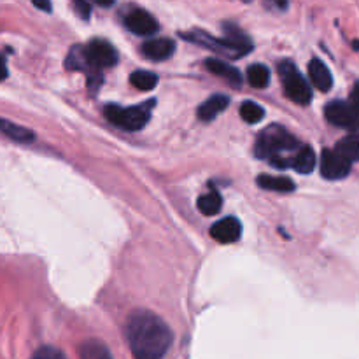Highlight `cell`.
<instances>
[{
    "mask_svg": "<svg viewBox=\"0 0 359 359\" xmlns=\"http://www.w3.org/2000/svg\"><path fill=\"white\" fill-rule=\"evenodd\" d=\"M126 339L133 359H163L172 346V330L151 311H135L126 323Z\"/></svg>",
    "mask_w": 359,
    "mask_h": 359,
    "instance_id": "1",
    "label": "cell"
},
{
    "mask_svg": "<svg viewBox=\"0 0 359 359\" xmlns=\"http://www.w3.org/2000/svg\"><path fill=\"white\" fill-rule=\"evenodd\" d=\"M302 144L279 125H272L259 133L256 140L255 153L258 158L269 160L276 168H293L294 154L300 151Z\"/></svg>",
    "mask_w": 359,
    "mask_h": 359,
    "instance_id": "2",
    "label": "cell"
},
{
    "mask_svg": "<svg viewBox=\"0 0 359 359\" xmlns=\"http://www.w3.org/2000/svg\"><path fill=\"white\" fill-rule=\"evenodd\" d=\"M182 39L202 48L210 49L214 53H223V55L231 56V58H241L248 53L252 51V41L237 27V25L226 23L224 25V37L216 39L212 35L205 34L203 30H191L188 34H179Z\"/></svg>",
    "mask_w": 359,
    "mask_h": 359,
    "instance_id": "3",
    "label": "cell"
},
{
    "mask_svg": "<svg viewBox=\"0 0 359 359\" xmlns=\"http://www.w3.org/2000/svg\"><path fill=\"white\" fill-rule=\"evenodd\" d=\"M153 102H147L144 105H133V107H119V105H107L105 107V118L112 123L114 126L128 132H137V130L144 128L151 118L149 107Z\"/></svg>",
    "mask_w": 359,
    "mask_h": 359,
    "instance_id": "4",
    "label": "cell"
},
{
    "mask_svg": "<svg viewBox=\"0 0 359 359\" xmlns=\"http://www.w3.org/2000/svg\"><path fill=\"white\" fill-rule=\"evenodd\" d=\"M279 74L283 77L284 93L290 100H293L298 105H307L312 100V90L309 86L307 79L300 74L293 62H280Z\"/></svg>",
    "mask_w": 359,
    "mask_h": 359,
    "instance_id": "5",
    "label": "cell"
},
{
    "mask_svg": "<svg viewBox=\"0 0 359 359\" xmlns=\"http://www.w3.org/2000/svg\"><path fill=\"white\" fill-rule=\"evenodd\" d=\"M84 53H86V58L90 62V65L97 70L114 67L119 60L114 46L111 42L104 41V39H93V41L88 42L84 46Z\"/></svg>",
    "mask_w": 359,
    "mask_h": 359,
    "instance_id": "6",
    "label": "cell"
},
{
    "mask_svg": "<svg viewBox=\"0 0 359 359\" xmlns=\"http://www.w3.org/2000/svg\"><path fill=\"white\" fill-rule=\"evenodd\" d=\"M325 116L332 125L346 130H359V112L351 102H330L325 109Z\"/></svg>",
    "mask_w": 359,
    "mask_h": 359,
    "instance_id": "7",
    "label": "cell"
},
{
    "mask_svg": "<svg viewBox=\"0 0 359 359\" xmlns=\"http://www.w3.org/2000/svg\"><path fill=\"white\" fill-rule=\"evenodd\" d=\"M351 172V161L346 160L339 151L325 149L321 156V174L330 181H339L347 177Z\"/></svg>",
    "mask_w": 359,
    "mask_h": 359,
    "instance_id": "8",
    "label": "cell"
},
{
    "mask_svg": "<svg viewBox=\"0 0 359 359\" xmlns=\"http://www.w3.org/2000/svg\"><path fill=\"white\" fill-rule=\"evenodd\" d=\"M65 65L69 70H81V72L86 74L88 84H90V86H93V84H97L98 86V84L102 83L100 70L93 69V67L90 65L83 46H74V48L70 49L69 56H67Z\"/></svg>",
    "mask_w": 359,
    "mask_h": 359,
    "instance_id": "9",
    "label": "cell"
},
{
    "mask_svg": "<svg viewBox=\"0 0 359 359\" xmlns=\"http://www.w3.org/2000/svg\"><path fill=\"white\" fill-rule=\"evenodd\" d=\"M125 25L132 34L142 35V37H149V35L156 34L160 25L154 20L153 14H149L144 9H135L125 18Z\"/></svg>",
    "mask_w": 359,
    "mask_h": 359,
    "instance_id": "10",
    "label": "cell"
},
{
    "mask_svg": "<svg viewBox=\"0 0 359 359\" xmlns=\"http://www.w3.org/2000/svg\"><path fill=\"white\" fill-rule=\"evenodd\" d=\"M210 235H212L214 241L221 242V244H233V242H237L241 238L242 224L237 217H224V219L212 224Z\"/></svg>",
    "mask_w": 359,
    "mask_h": 359,
    "instance_id": "11",
    "label": "cell"
},
{
    "mask_svg": "<svg viewBox=\"0 0 359 359\" xmlns=\"http://www.w3.org/2000/svg\"><path fill=\"white\" fill-rule=\"evenodd\" d=\"M175 51V42L172 39H149L142 44V55L153 62H163L170 58Z\"/></svg>",
    "mask_w": 359,
    "mask_h": 359,
    "instance_id": "12",
    "label": "cell"
},
{
    "mask_svg": "<svg viewBox=\"0 0 359 359\" xmlns=\"http://www.w3.org/2000/svg\"><path fill=\"white\" fill-rule=\"evenodd\" d=\"M205 69L209 72H212L214 76H219L223 79H226L231 86H241L242 84V76L237 70V67H231L230 63L223 62L219 58H209L205 60Z\"/></svg>",
    "mask_w": 359,
    "mask_h": 359,
    "instance_id": "13",
    "label": "cell"
},
{
    "mask_svg": "<svg viewBox=\"0 0 359 359\" xmlns=\"http://www.w3.org/2000/svg\"><path fill=\"white\" fill-rule=\"evenodd\" d=\"M309 77H311L312 84L321 91H330L333 86V76L330 69L326 67L325 62L314 58L309 63Z\"/></svg>",
    "mask_w": 359,
    "mask_h": 359,
    "instance_id": "14",
    "label": "cell"
},
{
    "mask_svg": "<svg viewBox=\"0 0 359 359\" xmlns=\"http://www.w3.org/2000/svg\"><path fill=\"white\" fill-rule=\"evenodd\" d=\"M228 104H230V98H228L226 95H212L209 100H205L200 105L198 118L202 119V121H212L214 118H217V116L228 107Z\"/></svg>",
    "mask_w": 359,
    "mask_h": 359,
    "instance_id": "15",
    "label": "cell"
},
{
    "mask_svg": "<svg viewBox=\"0 0 359 359\" xmlns=\"http://www.w3.org/2000/svg\"><path fill=\"white\" fill-rule=\"evenodd\" d=\"M0 132H2L6 137H9L11 140H14V142L27 144V142H34L35 140V133L32 132V130L16 125V123L7 121V119H2V118H0Z\"/></svg>",
    "mask_w": 359,
    "mask_h": 359,
    "instance_id": "16",
    "label": "cell"
},
{
    "mask_svg": "<svg viewBox=\"0 0 359 359\" xmlns=\"http://www.w3.org/2000/svg\"><path fill=\"white\" fill-rule=\"evenodd\" d=\"M258 186L263 189H270V191H279V193H291L294 191V182L287 177H277V175H259Z\"/></svg>",
    "mask_w": 359,
    "mask_h": 359,
    "instance_id": "17",
    "label": "cell"
},
{
    "mask_svg": "<svg viewBox=\"0 0 359 359\" xmlns=\"http://www.w3.org/2000/svg\"><path fill=\"white\" fill-rule=\"evenodd\" d=\"M316 153L312 151V147L302 146L300 151L294 154L293 168L298 172V174H311L316 168Z\"/></svg>",
    "mask_w": 359,
    "mask_h": 359,
    "instance_id": "18",
    "label": "cell"
},
{
    "mask_svg": "<svg viewBox=\"0 0 359 359\" xmlns=\"http://www.w3.org/2000/svg\"><path fill=\"white\" fill-rule=\"evenodd\" d=\"M81 359H112L111 351L100 340H88L79 347Z\"/></svg>",
    "mask_w": 359,
    "mask_h": 359,
    "instance_id": "19",
    "label": "cell"
},
{
    "mask_svg": "<svg viewBox=\"0 0 359 359\" xmlns=\"http://www.w3.org/2000/svg\"><path fill=\"white\" fill-rule=\"evenodd\" d=\"M335 151H339L346 160L359 161V133H351V135L344 137L339 144H337Z\"/></svg>",
    "mask_w": 359,
    "mask_h": 359,
    "instance_id": "20",
    "label": "cell"
},
{
    "mask_svg": "<svg viewBox=\"0 0 359 359\" xmlns=\"http://www.w3.org/2000/svg\"><path fill=\"white\" fill-rule=\"evenodd\" d=\"M248 81L252 88H266L270 83V70L269 67L262 65V63H255V65L249 67L248 70Z\"/></svg>",
    "mask_w": 359,
    "mask_h": 359,
    "instance_id": "21",
    "label": "cell"
},
{
    "mask_svg": "<svg viewBox=\"0 0 359 359\" xmlns=\"http://www.w3.org/2000/svg\"><path fill=\"white\" fill-rule=\"evenodd\" d=\"M221 205H223V198L217 191L205 193L198 198V209L200 212L205 214V216H214L221 210Z\"/></svg>",
    "mask_w": 359,
    "mask_h": 359,
    "instance_id": "22",
    "label": "cell"
},
{
    "mask_svg": "<svg viewBox=\"0 0 359 359\" xmlns=\"http://www.w3.org/2000/svg\"><path fill=\"white\" fill-rule=\"evenodd\" d=\"M130 83L140 91H151L158 84V76L153 72H147V70H137L130 76Z\"/></svg>",
    "mask_w": 359,
    "mask_h": 359,
    "instance_id": "23",
    "label": "cell"
},
{
    "mask_svg": "<svg viewBox=\"0 0 359 359\" xmlns=\"http://www.w3.org/2000/svg\"><path fill=\"white\" fill-rule=\"evenodd\" d=\"M241 118L249 125H256L265 118V109L256 102H244L241 105Z\"/></svg>",
    "mask_w": 359,
    "mask_h": 359,
    "instance_id": "24",
    "label": "cell"
},
{
    "mask_svg": "<svg viewBox=\"0 0 359 359\" xmlns=\"http://www.w3.org/2000/svg\"><path fill=\"white\" fill-rule=\"evenodd\" d=\"M72 6L81 20H88L91 16V6L88 4V0H72Z\"/></svg>",
    "mask_w": 359,
    "mask_h": 359,
    "instance_id": "25",
    "label": "cell"
},
{
    "mask_svg": "<svg viewBox=\"0 0 359 359\" xmlns=\"http://www.w3.org/2000/svg\"><path fill=\"white\" fill-rule=\"evenodd\" d=\"M37 358L41 359H67L63 356L62 351L55 349V347H42V349L37 351V354H35Z\"/></svg>",
    "mask_w": 359,
    "mask_h": 359,
    "instance_id": "26",
    "label": "cell"
},
{
    "mask_svg": "<svg viewBox=\"0 0 359 359\" xmlns=\"http://www.w3.org/2000/svg\"><path fill=\"white\" fill-rule=\"evenodd\" d=\"M32 4H34L37 9L44 11V13H51V9H53L51 0H32Z\"/></svg>",
    "mask_w": 359,
    "mask_h": 359,
    "instance_id": "27",
    "label": "cell"
},
{
    "mask_svg": "<svg viewBox=\"0 0 359 359\" xmlns=\"http://www.w3.org/2000/svg\"><path fill=\"white\" fill-rule=\"evenodd\" d=\"M351 104L356 107V111L359 112V83H356V86H354L353 90V95H351Z\"/></svg>",
    "mask_w": 359,
    "mask_h": 359,
    "instance_id": "28",
    "label": "cell"
},
{
    "mask_svg": "<svg viewBox=\"0 0 359 359\" xmlns=\"http://www.w3.org/2000/svg\"><path fill=\"white\" fill-rule=\"evenodd\" d=\"M7 77V65H6V60L0 56V81H4Z\"/></svg>",
    "mask_w": 359,
    "mask_h": 359,
    "instance_id": "29",
    "label": "cell"
},
{
    "mask_svg": "<svg viewBox=\"0 0 359 359\" xmlns=\"http://www.w3.org/2000/svg\"><path fill=\"white\" fill-rule=\"evenodd\" d=\"M273 6H277L279 9H286L287 7V0H272Z\"/></svg>",
    "mask_w": 359,
    "mask_h": 359,
    "instance_id": "30",
    "label": "cell"
},
{
    "mask_svg": "<svg viewBox=\"0 0 359 359\" xmlns=\"http://www.w3.org/2000/svg\"><path fill=\"white\" fill-rule=\"evenodd\" d=\"M95 2H97L98 6H102V7H111L112 4L116 2V0H95Z\"/></svg>",
    "mask_w": 359,
    "mask_h": 359,
    "instance_id": "31",
    "label": "cell"
},
{
    "mask_svg": "<svg viewBox=\"0 0 359 359\" xmlns=\"http://www.w3.org/2000/svg\"><path fill=\"white\" fill-rule=\"evenodd\" d=\"M242 2H245V4H249V2H252V0H242Z\"/></svg>",
    "mask_w": 359,
    "mask_h": 359,
    "instance_id": "32",
    "label": "cell"
},
{
    "mask_svg": "<svg viewBox=\"0 0 359 359\" xmlns=\"http://www.w3.org/2000/svg\"><path fill=\"white\" fill-rule=\"evenodd\" d=\"M34 359H41V358H37V356H35V358H34Z\"/></svg>",
    "mask_w": 359,
    "mask_h": 359,
    "instance_id": "33",
    "label": "cell"
}]
</instances>
